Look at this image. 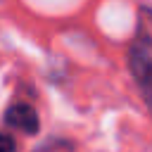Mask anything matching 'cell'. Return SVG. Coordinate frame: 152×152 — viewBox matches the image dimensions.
Masks as SVG:
<instances>
[{"label":"cell","instance_id":"7a4b0ae2","mask_svg":"<svg viewBox=\"0 0 152 152\" xmlns=\"http://www.w3.org/2000/svg\"><path fill=\"white\" fill-rule=\"evenodd\" d=\"M5 124L14 131H21V133H36L40 126L36 109L31 104H24V102H17L5 112Z\"/></svg>","mask_w":152,"mask_h":152},{"label":"cell","instance_id":"6da1fadb","mask_svg":"<svg viewBox=\"0 0 152 152\" xmlns=\"http://www.w3.org/2000/svg\"><path fill=\"white\" fill-rule=\"evenodd\" d=\"M128 64L147 107L152 109V10H140L138 14V28L131 43Z\"/></svg>","mask_w":152,"mask_h":152},{"label":"cell","instance_id":"3957f363","mask_svg":"<svg viewBox=\"0 0 152 152\" xmlns=\"http://www.w3.org/2000/svg\"><path fill=\"white\" fill-rule=\"evenodd\" d=\"M14 150H17L14 138L7 135V133H0V152H14Z\"/></svg>","mask_w":152,"mask_h":152}]
</instances>
